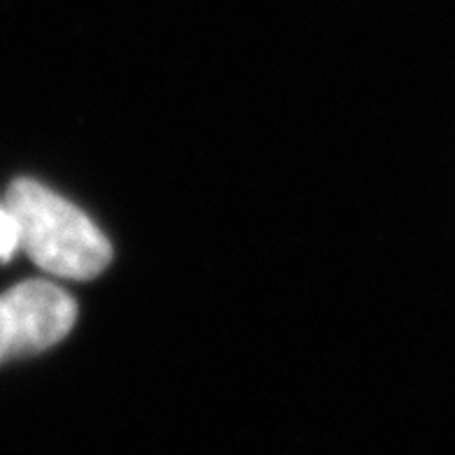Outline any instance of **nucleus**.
Listing matches in <instances>:
<instances>
[{"label": "nucleus", "mask_w": 455, "mask_h": 455, "mask_svg": "<svg viewBox=\"0 0 455 455\" xmlns=\"http://www.w3.org/2000/svg\"><path fill=\"white\" fill-rule=\"evenodd\" d=\"M5 207L17 223L19 246L40 270L84 282L112 260V246L100 228L40 181H12Z\"/></svg>", "instance_id": "obj_1"}, {"label": "nucleus", "mask_w": 455, "mask_h": 455, "mask_svg": "<svg viewBox=\"0 0 455 455\" xmlns=\"http://www.w3.org/2000/svg\"><path fill=\"white\" fill-rule=\"evenodd\" d=\"M77 321V302L56 283L30 279L0 295V363L47 351Z\"/></svg>", "instance_id": "obj_2"}, {"label": "nucleus", "mask_w": 455, "mask_h": 455, "mask_svg": "<svg viewBox=\"0 0 455 455\" xmlns=\"http://www.w3.org/2000/svg\"><path fill=\"white\" fill-rule=\"evenodd\" d=\"M19 249L17 223L7 207H0V260H10Z\"/></svg>", "instance_id": "obj_3"}]
</instances>
